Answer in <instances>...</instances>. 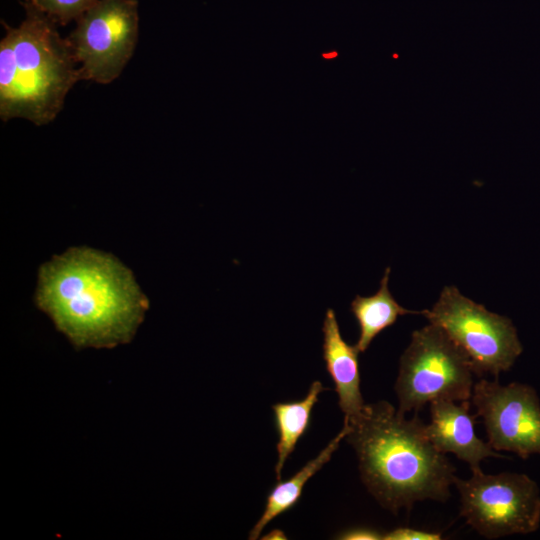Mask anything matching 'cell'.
Listing matches in <instances>:
<instances>
[{
  "mask_svg": "<svg viewBox=\"0 0 540 540\" xmlns=\"http://www.w3.org/2000/svg\"><path fill=\"white\" fill-rule=\"evenodd\" d=\"M389 274L390 267H387L374 295H357L351 302V312L360 327V336L355 344L359 352L366 351L373 339L392 326L399 316L423 314V311L408 310L397 303L388 288Z\"/></svg>",
  "mask_w": 540,
  "mask_h": 540,
  "instance_id": "7c38bea8",
  "label": "cell"
},
{
  "mask_svg": "<svg viewBox=\"0 0 540 540\" xmlns=\"http://www.w3.org/2000/svg\"><path fill=\"white\" fill-rule=\"evenodd\" d=\"M469 407V400L460 404L449 400L431 402V421L425 425V433L438 451L455 454L458 459L468 463L471 470H475L487 457L504 456L476 436Z\"/></svg>",
  "mask_w": 540,
  "mask_h": 540,
  "instance_id": "9c48e42d",
  "label": "cell"
},
{
  "mask_svg": "<svg viewBox=\"0 0 540 540\" xmlns=\"http://www.w3.org/2000/svg\"><path fill=\"white\" fill-rule=\"evenodd\" d=\"M348 431L349 424L344 421L341 431L315 458L307 462L302 469L288 480L284 482L278 481L268 494L264 512L251 529L249 539H257L267 524L297 504L306 482L331 459Z\"/></svg>",
  "mask_w": 540,
  "mask_h": 540,
  "instance_id": "8fae6325",
  "label": "cell"
},
{
  "mask_svg": "<svg viewBox=\"0 0 540 540\" xmlns=\"http://www.w3.org/2000/svg\"><path fill=\"white\" fill-rule=\"evenodd\" d=\"M470 400L495 451L512 452L523 459L540 455V399L532 386L501 385L497 378H482L474 384Z\"/></svg>",
  "mask_w": 540,
  "mask_h": 540,
  "instance_id": "ba28073f",
  "label": "cell"
},
{
  "mask_svg": "<svg viewBox=\"0 0 540 540\" xmlns=\"http://www.w3.org/2000/svg\"><path fill=\"white\" fill-rule=\"evenodd\" d=\"M55 23L66 25L77 21L98 0H28Z\"/></svg>",
  "mask_w": 540,
  "mask_h": 540,
  "instance_id": "5bb4252c",
  "label": "cell"
},
{
  "mask_svg": "<svg viewBox=\"0 0 540 540\" xmlns=\"http://www.w3.org/2000/svg\"><path fill=\"white\" fill-rule=\"evenodd\" d=\"M268 537H263V539H286L285 534L280 530H274L270 534L266 535Z\"/></svg>",
  "mask_w": 540,
  "mask_h": 540,
  "instance_id": "e0dca14e",
  "label": "cell"
},
{
  "mask_svg": "<svg viewBox=\"0 0 540 540\" xmlns=\"http://www.w3.org/2000/svg\"><path fill=\"white\" fill-rule=\"evenodd\" d=\"M322 331L326 369L335 384L344 419L349 420L360 414L365 406L360 390L359 350L342 338L332 309H328L325 314Z\"/></svg>",
  "mask_w": 540,
  "mask_h": 540,
  "instance_id": "30bf717a",
  "label": "cell"
},
{
  "mask_svg": "<svg viewBox=\"0 0 540 540\" xmlns=\"http://www.w3.org/2000/svg\"><path fill=\"white\" fill-rule=\"evenodd\" d=\"M338 539L342 540H380L383 539V533L368 527H357L344 530Z\"/></svg>",
  "mask_w": 540,
  "mask_h": 540,
  "instance_id": "2e32d148",
  "label": "cell"
},
{
  "mask_svg": "<svg viewBox=\"0 0 540 540\" xmlns=\"http://www.w3.org/2000/svg\"><path fill=\"white\" fill-rule=\"evenodd\" d=\"M344 421L361 479L382 507L396 514L418 501L450 497L455 468L429 441L417 415L407 419L381 400L365 404L360 414Z\"/></svg>",
  "mask_w": 540,
  "mask_h": 540,
  "instance_id": "7a4b0ae2",
  "label": "cell"
},
{
  "mask_svg": "<svg viewBox=\"0 0 540 540\" xmlns=\"http://www.w3.org/2000/svg\"><path fill=\"white\" fill-rule=\"evenodd\" d=\"M324 390L327 388L320 381H314L303 399L277 403L272 406L278 432L277 462L275 465L277 481H281L282 469L287 458L294 451L298 440L307 431L313 407Z\"/></svg>",
  "mask_w": 540,
  "mask_h": 540,
  "instance_id": "4fadbf2b",
  "label": "cell"
},
{
  "mask_svg": "<svg viewBox=\"0 0 540 540\" xmlns=\"http://www.w3.org/2000/svg\"><path fill=\"white\" fill-rule=\"evenodd\" d=\"M460 513L487 539L530 534L540 526V489L524 473L485 474L480 468L463 480L454 477Z\"/></svg>",
  "mask_w": 540,
  "mask_h": 540,
  "instance_id": "8992f818",
  "label": "cell"
},
{
  "mask_svg": "<svg viewBox=\"0 0 540 540\" xmlns=\"http://www.w3.org/2000/svg\"><path fill=\"white\" fill-rule=\"evenodd\" d=\"M422 315L462 348L478 377L491 374L498 378L511 369L523 351L517 329L508 317L490 312L455 286H445L432 309L423 310Z\"/></svg>",
  "mask_w": 540,
  "mask_h": 540,
  "instance_id": "5b68a950",
  "label": "cell"
},
{
  "mask_svg": "<svg viewBox=\"0 0 540 540\" xmlns=\"http://www.w3.org/2000/svg\"><path fill=\"white\" fill-rule=\"evenodd\" d=\"M437 532H429L410 527H399L383 533V540H440Z\"/></svg>",
  "mask_w": 540,
  "mask_h": 540,
  "instance_id": "9a60e30c",
  "label": "cell"
},
{
  "mask_svg": "<svg viewBox=\"0 0 540 540\" xmlns=\"http://www.w3.org/2000/svg\"><path fill=\"white\" fill-rule=\"evenodd\" d=\"M139 34L137 0H98L67 38L82 80L109 84L131 59Z\"/></svg>",
  "mask_w": 540,
  "mask_h": 540,
  "instance_id": "52a82bcc",
  "label": "cell"
},
{
  "mask_svg": "<svg viewBox=\"0 0 540 540\" xmlns=\"http://www.w3.org/2000/svg\"><path fill=\"white\" fill-rule=\"evenodd\" d=\"M18 27L6 24L0 41V118L52 122L71 88L82 80L70 43L28 0Z\"/></svg>",
  "mask_w": 540,
  "mask_h": 540,
  "instance_id": "3957f363",
  "label": "cell"
},
{
  "mask_svg": "<svg viewBox=\"0 0 540 540\" xmlns=\"http://www.w3.org/2000/svg\"><path fill=\"white\" fill-rule=\"evenodd\" d=\"M474 375L462 348L441 327L429 323L412 333L400 357L395 382L398 411H419L436 400H470Z\"/></svg>",
  "mask_w": 540,
  "mask_h": 540,
  "instance_id": "277c9868",
  "label": "cell"
},
{
  "mask_svg": "<svg viewBox=\"0 0 540 540\" xmlns=\"http://www.w3.org/2000/svg\"><path fill=\"white\" fill-rule=\"evenodd\" d=\"M36 302L75 346L95 348L129 342L149 306L128 268L89 248L42 265Z\"/></svg>",
  "mask_w": 540,
  "mask_h": 540,
  "instance_id": "6da1fadb",
  "label": "cell"
}]
</instances>
